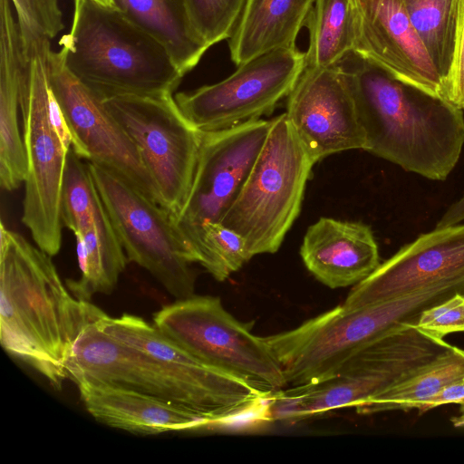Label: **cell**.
I'll return each instance as SVG.
<instances>
[{"label": "cell", "mask_w": 464, "mask_h": 464, "mask_svg": "<svg viewBox=\"0 0 464 464\" xmlns=\"http://www.w3.org/2000/svg\"><path fill=\"white\" fill-rule=\"evenodd\" d=\"M107 314L65 287L51 256L0 227V342L55 389L81 334Z\"/></svg>", "instance_id": "6da1fadb"}, {"label": "cell", "mask_w": 464, "mask_h": 464, "mask_svg": "<svg viewBox=\"0 0 464 464\" xmlns=\"http://www.w3.org/2000/svg\"><path fill=\"white\" fill-rule=\"evenodd\" d=\"M354 100L364 150L431 180H445L464 146V111L406 85L357 53L336 64Z\"/></svg>", "instance_id": "7a4b0ae2"}, {"label": "cell", "mask_w": 464, "mask_h": 464, "mask_svg": "<svg viewBox=\"0 0 464 464\" xmlns=\"http://www.w3.org/2000/svg\"><path fill=\"white\" fill-rule=\"evenodd\" d=\"M59 44L70 72L102 99L173 94L183 74L166 45L118 8L73 0Z\"/></svg>", "instance_id": "3957f363"}, {"label": "cell", "mask_w": 464, "mask_h": 464, "mask_svg": "<svg viewBox=\"0 0 464 464\" xmlns=\"http://www.w3.org/2000/svg\"><path fill=\"white\" fill-rule=\"evenodd\" d=\"M50 41L23 44L20 110L27 160L22 222L36 246L53 256L62 245V189L72 140L50 83Z\"/></svg>", "instance_id": "277c9868"}, {"label": "cell", "mask_w": 464, "mask_h": 464, "mask_svg": "<svg viewBox=\"0 0 464 464\" xmlns=\"http://www.w3.org/2000/svg\"><path fill=\"white\" fill-rule=\"evenodd\" d=\"M450 346L415 324H402L366 343L331 376L274 394L266 403L265 418L294 422L340 408H355Z\"/></svg>", "instance_id": "5b68a950"}, {"label": "cell", "mask_w": 464, "mask_h": 464, "mask_svg": "<svg viewBox=\"0 0 464 464\" xmlns=\"http://www.w3.org/2000/svg\"><path fill=\"white\" fill-rule=\"evenodd\" d=\"M314 165L285 113L274 118L247 179L220 221L244 239L252 257L280 248L300 213Z\"/></svg>", "instance_id": "8992f818"}, {"label": "cell", "mask_w": 464, "mask_h": 464, "mask_svg": "<svg viewBox=\"0 0 464 464\" xmlns=\"http://www.w3.org/2000/svg\"><path fill=\"white\" fill-rule=\"evenodd\" d=\"M422 309L419 296L404 294L366 306L338 305L285 332L266 336L286 383L297 386L334 374L369 342L406 324H415Z\"/></svg>", "instance_id": "52a82bcc"}, {"label": "cell", "mask_w": 464, "mask_h": 464, "mask_svg": "<svg viewBox=\"0 0 464 464\" xmlns=\"http://www.w3.org/2000/svg\"><path fill=\"white\" fill-rule=\"evenodd\" d=\"M153 324L206 363L240 377L272 397L287 387L265 337L235 318L215 296L192 295L163 306Z\"/></svg>", "instance_id": "ba28073f"}, {"label": "cell", "mask_w": 464, "mask_h": 464, "mask_svg": "<svg viewBox=\"0 0 464 464\" xmlns=\"http://www.w3.org/2000/svg\"><path fill=\"white\" fill-rule=\"evenodd\" d=\"M87 165L128 260L148 270L177 299L192 296V262L170 213L112 171Z\"/></svg>", "instance_id": "9c48e42d"}, {"label": "cell", "mask_w": 464, "mask_h": 464, "mask_svg": "<svg viewBox=\"0 0 464 464\" xmlns=\"http://www.w3.org/2000/svg\"><path fill=\"white\" fill-rule=\"evenodd\" d=\"M102 101L137 147L162 207L175 215L191 187L201 131L183 115L173 94L122 95Z\"/></svg>", "instance_id": "30bf717a"}, {"label": "cell", "mask_w": 464, "mask_h": 464, "mask_svg": "<svg viewBox=\"0 0 464 464\" xmlns=\"http://www.w3.org/2000/svg\"><path fill=\"white\" fill-rule=\"evenodd\" d=\"M272 124L273 119H258L227 130L201 131L190 189L179 212L170 215L192 263H197L203 225L220 222L229 209L247 179Z\"/></svg>", "instance_id": "8fae6325"}, {"label": "cell", "mask_w": 464, "mask_h": 464, "mask_svg": "<svg viewBox=\"0 0 464 464\" xmlns=\"http://www.w3.org/2000/svg\"><path fill=\"white\" fill-rule=\"evenodd\" d=\"M305 67V53L281 47L240 65L227 78L192 92H178L175 101L198 130L216 131L260 119L287 97Z\"/></svg>", "instance_id": "7c38bea8"}, {"label": "cell", "mask_w": 464, "mask_h": 464, "mask_svg": "<svg viewBox=\"0 0 464 464\" xmlns=\"http://www.w3.org/2000/svg\"><path fill=\"white\" fill-rule=\"evenodd\" d=\"M66 369L74 383L85 381L178 403L204 418L208 426L231 421L207 395L157 360L108 335L98 322L81 334Z\"/></svg>", "instance_id": "4fadbf2b"}, {"label": "cell", "mask_w": 464, "mask_h": 464, "mask_svg": "<svg viewBox=\"0 0 464 464\" xmlns=\"http://www.w3.org/2000/svg\"><path fill=\"white\" fill-rule=\"evenodd\" d=\"M49 79L72 135V150L117 174L162 207L137 147L105 108L103 99L70 72L61 49L50 52Z\"/></svg>", "instance_id": "5bb4252c"}, {"label": "cell", "mask_w": 464, "mask_h": 464, "mask_svg": "<svg viewBox=\"0 0 464 464\" xmlns=\"http://www.w3.org/2000/svg\"><path fill=\"white\" fill-rule=\"evenodd\" d=\"M286 98V118L314 164L334 153L365 149L352 92L336 65L305 66Z\"/></svg>", "instance_id": "9a60e30c"}, {"label": "cell", "mask_w": 464, "mask_h": 464, "mask_svg": "<svg viewBox=\"0 0 464 464\" xmlns=\"http://www.w3.org/2000/svg\"><path fill=\"white\" fill-rule=\"evenodd\" d=\"M353 52L397 81L443 98L442 78L415 32L403 0H353Z\"/></svg>", "instance_id": "2e32d148"}, {"label": "cell", "mask_w": 464, "mask_h": 464, "mask_svg": "<svg viewBox=\"0 0 464 464\" xmlns=\"http://www.w3.org/2000/svg\"><path fill=\"white\" fill-rule=\"evenodd\" d=\"M98 324L111 337L157 360L207 395L231 421L260 410L271 398L246 380L197 358L140 316L107 314Z\"/></svg>", "instance_id": "e0dca14e"}, {"label": "cell", "mask_w": 464, "mask_h": 464, "mask_svg": "<svg viewBox=\"0 0 464 464\" xmlns=\"http://www.w3.org/2000/svg\"><path fill=\"white\" fill-rule=\"evenodd\" d=\"M462 276L464 222L435 226L402 246L368 277L353 285L342 306H366Z\"/></svg>", "instance_id": "ac0fdd59"}, {"label": "cell", "mask_w": 464, "mask_h": 464, "mask_svg": "<svg viewBox=\"0 0 464 464\" xmlns=\"http://www.w3.org/2000/svg\"><path fill=\"white\" fill-rule=\"evenodd\" d=\"M300 256L308 271L333 289L359 284L381 264L368 225L326 217L308 227Z\"/></svg>", "instance_id": "d6986e66"}, {"label": "cell", "mask_w": 464, "mask_h": 464, "mask_svg": "<svg viewBox=\"0 0 464 464\" xmlns=\"http://www.w3.org/2000/svg\"><path fill=\"white\" fill-rule=\"evenodd\" d=\"M75 384L88 412L113 428L149 435L208 427L204 418L178 403L85 381Z\"/></svg>", "instance_id": "ffe728a7"}, {"label": "cell", "mask_w": 464, "mask_h": 464, "mask_svg": "<svg viewBox=\"0 0 464 464\" xmlns=\"http://www.w3.org/2000/svg\"><path fill=\"white\" fill-rule=\"evenodd\" d=\"M11 0H0V185L12 191L24 182L27 160L18 123L24 49Z\"/></svg>", "instance_id": "44dd1931"}, {"label": "cell", "mask_w": 464, "mask_h": 464, "mask_svg": "<svg viewBox=\"0 0 464 464\" xmlns=\"http://www.w3.org/2000/svg\"><path fill=\"white\" fill-rule=\"evenodd\" d=\"M314 0H246L229 38L230 57L240 65L269 51L295 45Z\"/></svg>", "instance_id": "7402d4cb"}, {"label": "cell", "mask_w": 464, "mask_h": 464, "mask_svg": "<svg viewBox=\"0 0 464 464\" xmlns=\"http://www.w3.org/2000/svg\"><path fill=\"white\" fill-rule=\"evenodd\" d=\"M75 237L81 276L67 280L71 293L85 301L97 294L111 293L128 258L102 200L97 207L92 227Z\"/></svg>", "instance_id": "603a6c76"}, {"label": "cell", "mask_w": 464, "mask_h": 464, "mask_svg": "<svg viewBox=\"0 0 464 464\" xmlns=\"http://www.w3.org/2000/svg\"><path fill=\"white\" fill-rule=\"evenodd\" d=\"M116 7L160 40L183 75L208 49L195 34L187 0H114Z\"/></svg>", "instance_id": "cb8c5ba5"}, {"label": "cell", "mask_w": 464, "mask_h": 464, "mask_svg": "<svg viewBox=\"0 0 464 464\" xmlns=\"http://www.w3.org/2000/svg\"><path fill=\"white\" fill-rule=\"evenodd\" d=\"M464 379V350L451 345L431 362L355 407L359 414L418 410L446 385Z\"/></svg>", "instance_id": "d4e9b609"}, {"label": "cell", "mask_w": 464, "mask_h": 464, "mask_svg": "<svg viewBox=\"0 0 464 464\" xmlns=\"http://www.w3.org/2000/svg\"><path fill=\"white\" fill-rule=\"evenodd\" d=\"M304 26L309 32L305 66L330 67L353 51V0H314Z\"/></svg>", "instance_id": "484cf974"}, {"label": "cell", "mask_w": 464, "mask_h": 464, "mask_svg": "<svg viewBox=\"0 0 464 464\" xmlns=\"http://www.w3.org/2000/svg\"><path fill=\"white\" fill-rule=\"evenodd\" d=\"M403 3L443 85L452 59L457 0H403Z\"/></svg>", "instance_id": "4316f807"}, {"label": "cell", "mask_w": 464, "mask_h": 464, "mask_svg": "<svg viewBox=\"0 0 464 464\" xmlns=\"http://www.w3.org/2000/svg\"><path fill=\"white\" fill-rule=\"evenodd\" d=\"M102 201L87 163L70 150L62 189V220L74 236L89 230Z\"/></svg>", "instance_id": "83f0119b"}, {"label": "cell", "mask_w": 464, "mask_h": 464, "mask_svg": "<svg viewBox=\"0 0 464 464\" xmlns=\"http://www.w3.org/2000/svg\"><path fill=\"white\" fill-rule=\"evenodd\" d=\"M252 258L244 239L220 222L203 225L197 247V263L216 280L225 281Z\"/></svg>", "instance_id": "f1b7e54d"}, {"label": "cell", "mask_w": 464, "mask_h": 464, "mask_svg": "<svg viewBox=\"0 0 464 464\" xmlns=\"http://www.w3.org/2000/svg\"><path fill=\"white\" fill-rule=\"evenodd\" d=\"M246 0H187L191 26L208 48L231 37Z\"/></svg>", "instance_id": "f546056e"}, {"label": "cell", "mask_w": 464, "mask_h": 464, "mask_svg": "<svg viewBox=\"0 0 464 464\" xmlns=\"http://www.w3.org/2000/svg\"><path fill=\"white\" fill-rule=\"evenodd\" d=\"M23 44L54 38L63 28L58 0H11Z\"/></svg>", "instance_id": "4dcf8cb0"}, {"label": "cell", "mask_w": 464, "mask_h": 464, "mask_svg": "<svg viewBox=\"0 0 464 464\" xmlns=\"http://www.w3.org/2000/svg\"><path fill=\"white\" fill-rule=\"evenodd\" d=\"M415 326L440 339L450 334L464 332V295L455 294L425 309L420 314Z\"/></svg>", "instance_id": "1f68e13d"}, {"label": "cell", "mask_w": 464, "mask_h": 464, "mask_svg": "<svg viewBox=\"0 0 464 464\" xmlns=\"http://www.w3.org/2000/svg\"><path fill=\"white\" fill-rule=\"evenodd\" d=\"M442 95L464 111V0H457L454 47L450 67L443 81Z\"/></svg>", "instance_id": "d6a6232c"}, {"label": "cell", "mask_w": 464, "mask_h": 464, "mask_svg": "<svg viewBox=\"0 0 464 464\" xmlns=\"http://www.w3.org/2000/svg\"><path fill=\"white\" fill-rule=\"evenodd\" d=\"M450 403L464 404V379L443 387L435 395L423 402L418 409V411L420 414L434 408Z\"/></svg>", "instance_id": "836d02e7"}, {"label": "cell", "mask_w": 464, "mask_h": 464, "mask_svg": "<svg viewBox=\"0 0 464 464\" xmlns=\"http://www.w3.org/2000/svg\"><path fill=\"white\" fill-rule=\"evenodd\" d=\"M464 222V195L444 212L436 227H443Z\"/></svg>", "instance_id": "e575fe53"}, {"label": "cell", "mask_w": 464, "mask_h": 464, "mask_svg": "<svg viewBox=\"0 0 464 464\" xmlns=\"http://www.w3.org/2000/svg\"><path fill=\"white\" fill-rule=\"evenodd\" d=\"M450 421L456 428H464V404H460L459 414L452 417Z\"/></svg>", "instance_id": "d590c367"}, {"label": "cell", "mask_w": 464, "mask_h": 464, "mask_svg": "<svg viewBox=\"0 0 464 464\" xmlns=\"http://www.w3.org/2000/svg\"><path fill=\"white\" fill-rule=\"evenodd\" d=\"M94 1H96L97 3H99L102 5L108 6V7L117 8L114 0H94Z\"/></svg>", "instance_id": "8d00e7d4"}]
</instances>
